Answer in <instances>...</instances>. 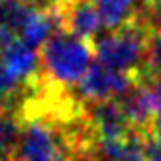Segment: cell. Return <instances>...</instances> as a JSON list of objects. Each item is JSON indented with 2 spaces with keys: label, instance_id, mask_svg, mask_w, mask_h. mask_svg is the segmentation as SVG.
I'll use <instances>...</instances> for the list:
<instances>
[{
  "label": "cell",
  "instance_id": "1",
  "mask_svg": "<svg viewBox=\"0 0 161 161\" xmlns=\"http://www.w3.org/2000/svg\"><path fill=\"white\" fill-rule=\"evenodd\" d=\"M92 43L59 30L42 45V67L47 85L55 88L77 86L92 65Z\"/></svg>",
  "mask_w": 161,
  "mask_h": 161
},
{
  "label": "cell",
  "instance_id": "2",
  "mask_svg": "<svg viewBox=\"0 0 161 161\" xmlns=\"http://www.w3.org/2000/svg\"><path fill=\"white\" fill-rule=\"evenodd\" d=\"M149 26L136 20L124 28L112 30L92 39V49L98 63L120 73L136 77L146 65Z\"/></svg>",
  "mask_w": 161,
  "mask_h": 161
},
{
  "label": "cell",
  "instance_id": "3",
  "mask_svg": "<svg viewBox=\"0 0 161 161\" xmlns=\"http://www.w3.org/2000/svg\"><path fill=\"white\" fill-rule=\"evenodd\" d=\"M20 118L22 134L16 157L22 161H69L73 147L65 126L37 114Z\"/></svg>",
  "mask_w": 161,
  "mask_h": 161
},
{
  "label": "cell",
  "instance_id": "4",
  "mask_svg": "<svg viewBox=\"0 0 161 161\" xmlns=\"http://www.w3.org/2000/svg\"><path fill=\"white\" fill-rule=\"evenodd\" d=\"M136 83L132 75L114 71L102 63H92L86 75L75 86V98L83 104L100 102V100H114L128 92Z\"/></svg>",
  "mask_w": 161,
  "mask_h": 161
},
{
  "label": "cell",
  "instance_id": "5",
  "mask_svg": "<svg viewBox=\"0 0 161 161\" xmlns=\"http://www.w3.org/2000/svg\"><path fill=\"white\" fill-rule=\"evenodd\" d=\"M85 106V118L91 126L94 138L98 140H120L126 138L132 132V126L128 122L120 102L114 100H100L83 104Z\"/></svg>",
  "mask_w": 161,
  "mask_h": 161
},
{
  "label": "cell",
  "instance_id": "6",
  "mask_svg": "<svg viewBox=\"0 0 161 161\" xmlns=\"http://www.w3.org/2000/svg\"><path fill=\"white\" fill-rule=\"evenodd\" d=\"M63 30L85 42H91L102 28L100 16L91 0H59Z\"/></svg>",
  "mask_w": 161,
  "mask_h": 161
},
{
  "label": "cell",
  "instance_id": "7",
  "mask_svg": "<svg viewBox=\"0 0 161 161\" xmlns=\"http://www.w3.org/2000/svg\"><path fill=\"white\" fill-rule=\"evenodd\" d=\"M0 57L6 63V67L10 69V73L26 86H36L42 80L43 73L39 71L42 67V57L37 55L34 47H30L22 42V39H14L12 43H8Z\"/></svg>",
  "mask_w": 161,
  "mask_h": 161
},
{
  "label": "cell",
  "instance_id": "8",
  "mask_svg": "<svg viewBox=\"0 0 161 161\" xmlns=\"http://www.w3.org/2000/svg\"><path fill=\"white\" fill-rule=\"evenodd\" d=\"M120 106H122L130 126L142 132H147L153 118L157 116L151 92L147 85L143 83H134L130 91L120 96Z\"/></svg>",
  "mask_w": 161,
  "mask_h": 161
},
{
  "label": "cell",
  "instance_id": "9",
  "mask_svg": "<svg viewBox=\"0 0 161 161\" xmlns=\"http://www.w3.org/2000/svg\"><path fill=\"white\" fill-rule=\"evenodd\" d=\"M100 16L102 28L108 31L124 28L136 22L143 6V0H91Z\"/></svg>",
  "mask_w": 161,
  "mask_h": 161
},
{
  "label": "cell",
  "instance_id": "10",
  "mask_svg": "<svg viewBox=\"0 0 161 161\" xmlns=\"http://www.w3.org/2000/svg\"><path fill=\"white\" fill-rule=\"evenodd\" d=\"M31 12L34 10L24 0H0V26L20 34Z\"/></svg>",
  "mask_w": 161,
  "mask_h": 161
},
{
  "label": "cell",
  "instance_id": "11",
  "mask_svg": "<svg viewBox=\"0 0 161 161\" xmlns=\"http://www.w3.org/2000/svg\"><path fill=\"white\" fill-rule=\"evenodd\" d=\"M146 85H147L149 92H151V98H153V104H155V114L161 116V71L155 73Z\"/></svg>",
  "mask_w": 161,
  "mask_h": 161
},
{
  "label": "cell",
  "instance_id": "12",
  "mask_svg": "<svg viewBox=\"0 0 161 161\" xmlns=\"http://www.w3.org/2000/svg\"><path fill=\"white\" fill-rule=\"evenodd\" d=\"M147 138L155 143V146L161 147V116H155L151 126L147 128Z\"/></svg>",
  "mask_w": 161,
  "mask_h": 161
},
{
  "label": "cell",
  "instance_id": "13",
  "mask_svg": "<svg viewBox=\"0 0 161 161\" xmlns=\"http://www.w3.org/2000/svg\"><path fill=\"white\" fill-rule=\"evenodd\" d=\"M31 10H37V12H47L51 10L53 6L59 4V0H24Z\"/></svg>",
  "mask_w": 161,
  "mask_h": 161
},
{
  "label": "cell",
  "instance_id": "14",
  "mask_svg": "<svg viewBox=\"0 0 161 161\" xmlns=\"http://www.w3.org/2000/svg\"><path fill=\"white\" fill-rule=\"evenodd\" d=\"M146 136H147V132H146ZM146 153H147V161H161V147L155 146L149 138L146 142Z\"/></svg>",
  "mask_w": 161,
  "mask_h": 161
},
{
  "label": "cell",
  "instance_id": "15",
  "mask_svg": "<svg viewBox=\"0 0 161 161\" xmlns=\"http://www.w3.org/2000/svg\"><path fill=\"white\" fill-rule=\"evenodd\" d=\"M12 42H14V31H10L4 26H0V51H2L8 43H12Z\"/></svg>",
  "mask_w": 161,
  "mask_h": 161
},
{
  "label": "cell",
  "instance_id": "16",
  "mask_svg": "<svg viewBox=\"0 0 161 161\" xmlns=\"http://www.w3.org/2000/svg\"><path fill=\"white\" fill-rule=\"evenodd\" d=\"M143 4L149 12H157L161 14V0H143Z\"/></svg>",
  "mask_w": 161,
  "mask_h": 161
},
{
  "label": "cell",
  "instance_id": "17",
  "mask_svg": "<svg viewBox=\"0 0 161 161\" xmlns=\"http://www.w3.org/2000/svg\"><path fill=\"white\" fill-rule=\"evenodd\" d=\"M4 161H22V159L16 157V155H12V157H8V159H4Z\"/></svg>",
  "mask_w": 161,
  "mask_h": 161
}]
</instances>
